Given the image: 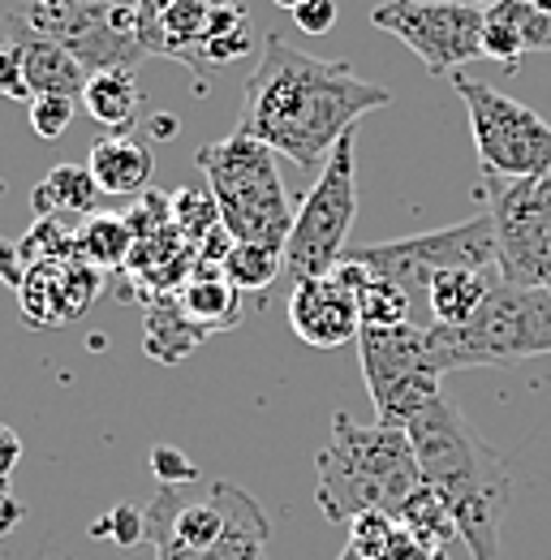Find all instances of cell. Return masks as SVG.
Segmentation results:
<instances>
[{
    "instance_id": "cell-1",
    "label": "cell",
    "mask_w": 551,
    "mask_h": 560,
    "mask_svg": "<svg viewBox=\"0 0 551 560\" xmlns=\"http://www.w3.org/2000/svg\"><path fill=\"white\" fill-rule=\"evenodd\" d=\"M388 100V86L362 78L349 61L310 57L284 44L280 31H268L259 66L242 91L237 135L259 139L306 173H319L332 147Z\"/></svg>"
},
{
    "instance_id": "cell-2",
    "label": "cell",
    "mask_w": 551,
    "mask_h": 560,
    "mask_svg": "<svg viewBox=\"0 0 551 560\" xmlns=\"http://www.w3.org/2000/svg\"><path fill=\"white\" fill-rule=\"evenodd\" d=\"M422 466V483L444 495L457 535L474 560H500V530L513 500L508 462L474 431L466 410L444 393L406 427Z\"/></svg>"
},
{
    "instance_id": "cell-3",
    "label": "cell",
    "mask_w": 551,
    "mask_h": 560,
    "mask_svg": "<svg viewBox=\"0 0 551 560\" xmlns=\"http://www.w3.org/2000/svg\"><path fill=\"white\" fill-rule=\"evenodd\" d=\"M422 488V466L410 431L362 427L349 415L332 419L328 444L315 453V500L328 522H353L362 513H392Z\"/></svg>"
},
{
    "instance_id": "cell-4",
    "label": "cell",
    "mask_w": 551,
    "mask_h": 560,
    "mask_svg": "<svg viewBox=\"0 0 551 560\" xmlns=\"http://www.w3.org/2000/svg\"><path fill=\"white\" fill-rule=\"evenodd\" d=\"M426 341L444 375L551 353V289L500 280L470 324H426Z\"/></svg>"
},
{
    "instance_id": "cell-5",
    "label": "cell",
    "mask_w": 551,
    "mask_h": 560,
    "mask_svg": "<svg viewBox=\"0 0 551 560\" xmlns=\"http://www.w3.org/2000/svg\"><path fill=\"white\" fill-rule=\"evenodd\" d=\"M195 164L203 173L207 195L215 199L224 229L237 242H263L284 250L293 229V208H289V190L280 182L272 147L233 130L228 139L199 147Z\"/></svg>"
},
{
    "instance_id": "cell-6",
    "label": "cell",
    "mask_w": 551,
    "mask_h": 560,
    "mask_svg": "<svg viewBox=\"0 0 551 560\" xmlns=\"http://www.w3.org/2000/svg\"><path fill=\"white\" fill-rule=\"evenodd\" d=\"M353 130L344 135L332 155L324 160L310 195L293 211V229L284 242V280H315L332 277L349 255V229L357 215V155H353Z\"/></svg>"
},
{
    "instance_id": "cell-7",
    "label": "cell",
    "mask_w": 551,
    "mask_h": 560,
    "mask_svg": "<svg viewBox=\"0 0 551 560\" xmlns=\"http://www.w3.org/2000/svg\"><path fill=\"white\" fill-rule=\"evenodd\" d=\"M448 82L466 104L479 168L486 182L551 177V126L535 108H526L521 100L504 95L491 82L470 78L466 70L448 73Z\"/></svg>"
},
{
    "instance_id": "cell-8",
    "label": "cell",
    "mask_w": 551,
    "mask_h": 560,
    "mask_svg": "<svg viewBox=\"0 0 551 560\" xmlns=\"http://www.w3.org/2000/svg\"><path fill=\"white\" fill-rule=\"evenodd\" d=\"M357 362L366 375V393L375 419L384 427L406 431L431 401L444 397V371L431 353L426 328H362L357 332Z\"/></svg>"
},
{
    "instance_id": "cell-9",
    "label": "cell",
    "mask_w": 551,
    "mask_h": 560,
    "mask_svg": "<svg viewBox=\"0 0 551 560\" xmlns=\"http://www.w3.org/2000/svg\"><path fill=\"white\" fill-rule=\"evenodd\" d=\"M344 259L397 280L410 293H426L435 272L448 268H482L500 272V242H495V220L491 211H479L474 220L435 229V233H413L397 242H375V246H353Z\"/></svg>"
},
{
    "instance_id": "cell-10",
    "label": "cell",
    "mask_w": 551,
    "mask_h": 560,
    "mask_svg": "<svg viewBox=\"0 0 551 560\" xmlns=\"http://www.w3.org/2000/svg\"><path fill=\"white\" fill-rule=\"evenodd\" d=\"M371 26L397 35L435 78H448L482 57L486 13L470 0H379Z\"/></svg>"
},
{
    "instance_id": "cell-11",
    "label": "cell",
    "mask_w": 551,
    "mask_h": 560,
    "mask_svg": "<svg viewBox=\"0 0 551 560\" xmlns=\"http://www.w3.org/2000/svg\"><path fill=\"white\" fill-rule=\"evenodd\" d=\"M22 13L61 39L82 61L86 73L99 70H134L146 57L142 26L134 4H66V0H26Z\"/></svg>"
},
{
    "instance_id": "cell-12",
    "label": "cell",
    "mask_w": 551,
    "mask_h": 560,
    "mask_svg": "<svg viewBox=\"0 0 551 560\" xmlns=\"http://www.w3.org/2000/svg\"><path fill=\"white\" fill-rule=\"evenodd\" d=\"M500 242V277L508 284H551V177L486 182Z\"/></svg>"
},
{
    "instance_id": "cell-13",
    "label": "cell",
    "mask_w": 551,
    "mask_h": 560,
    "mask_svg": "<svg viewBox=\"0 0 551 560\" xmlns=\"http://www.w3.org/2000/svg\"><path fill=\"white\" fill-rule=\"evenodd\" d=\"M289 328L310 350H341L349 341H357L362 315H357V302H353L349 284L332 272V277L297 280L293 284V293H289Z\"/></svg>"
},
{
    "instance_id": "cell-14",
    "label": "cell",
    "mask_w": 551,
    "mask_h": 560,
    "mask_svg": "<svg viewBox=\"0 0 551 560\" xmlns=\"http://www.w3.org/2000/svg\"><path fill=\"white\" fill-rule=\"evenodd\" d=\"M4 44L17 48V61H22V73L31 82V95H73V100H82V86H86L91 73L82 70V61L69 52L61 39L39 31L22 9L4 13Z\"/></svg>"
},
{
    "instance_id": "cell-15",
    "label": "cell",
    "mask_w": 551,
    "mask_h": 560,
    "mask_svg": "<svg viewBox=\"0 0 551 560\" xmlns=\"http://www.w3.org/2000/svg\"><path fill=\"white\" fill-rule=\"evenodd\" d=\"M86 168H91V177L99 182V190L108 199H130V195L151 190L155 155H151L146 142L130 139V135H104L99 142H91Z\"/></svg>"
},
{
    "instance_id": "cell-16",
    "label": "cell",
    "mask_w": 551,
    "mask_h": 560,
    "mask_svg": "<svg viewBox=\"0 0 551 560\" xmlns=\"http://www.w3.org/2000/svg\"><path fill=\"white\" fill-rule=\"evenodd\" d=\"M108 203V195L99 190V182L91 177L86 164H57L48 168V177L35 186L31 208L44 220H61V224H78L99 215V208Z\"/></svg>"
},
{
    "instance_id": "cell-17",
    "label": "cell",
    "mask_w": 551,
    "mask_h": 560,
    "mask_svg": "<svg viewBox=\"0 0 551 560\" xmlns=\"http://www.w3.org/2000/svg\"><path fill=\"white\" fill-rule=\"evenodd\" d=\"M337 277L349 284L353 302H357V315H362V328H401L410 324V306H413V293L401 289L397 280L379 277L353 259H344L337 268Z\"/></svg>"
},
{
    "instance_id": "cell-18",
    "label": "cell",
    "mask_w": 551,
    "mask_h": 560,
    "mask_svg": "<svg viewBox=\"0 0 551 560\" xmlns=\"http://www.w3.org/2000/svg\"><path fill=\"white\" fill-rule=\"evenodd\" d=\"M500 272H482V268H448L435 272L426 284V306H431V324H470L486 302V293L500 284Z\"/></svg>"
},
{
    "instance_id": "cell-19",
    "label": "cell",
    "mask_w": 551,
    "mask_h": 560,
    "mask_svg": "<svg viewBox=\"0 0 551 560\" xmlns=\"http://www.w3.org/2000/svg\"><path fill=\"white\" fill-rule=\"evenodd\" d=\"M82 108L91 121H99L113 135H130L142 113V91L134 70H99L82 86Z\"/></svg>"
},
{
    "instance_id": "cell-20",
    "label": "cell",
    "mask_w": 551,
    "mask_h": 560,
    "mask_svg": "<svg viewBox=\"0 0 551 560\" xmlns=\"http://www.w3.org/2000/svg\"><path fill=\"white\" fill-rule=\"evenodd\" d=\"M211 332H203L177 302V293H160L146 311V324H142V346L155 362H181L203 346Z\"/></svg>"
},
{
    "instance_id": "cell-21",
    "label": "cell",
    "mask_w": 551,
    "mask_h": 560,
    "mask_svg": "<svg viewBox=\"0 0 551 560\" xmlns=\"http://www.w3.org/2000/svg\"><path fill=\"white\" fill-rule=\"evenodd\" d=\"M177 302L203 332H224L242 319V289L228 284L224 272H190L177 289Z\"/></svg>"
},
{
    "instance_id": "cell-22",
    "label": "cell",
    "mask_w": 551,
    "mask_h": 560,
    "mask_svg": "<svg viewBox=\"0 0 551 560\" xmlns=\"http://www.w3.org/2000/svg\"><path fill=\"white\" fill-rule=\"evenodd\" d=\"M486 13V26H482V57L500 61L504 70H513L530 44H526V13H530V0H495L482 9Z\"/></svg>"
},
{
    "instance_id": "cell-23",
    "label": "cell",
    "mask_w": 551,
    "mask_h": 560,
    "mask_svg": "<svg viewBox=\"0 0 551 560\" xmlns=\"http://www.w3.org/2000/svg\"><path fill=\"white\" fill-rule=\"evenodd\" d=\"M397 522L410 530L418 544H426L431 552L435 548H453L461 535H457V517H453V509L444 504V495L435 488H413L410 500L397 509Z\"/></svg>"
},
{
    "instance_id": "cell-24",
    "label": "cell",
    "mask_w": 551,
    "mask_h": 560,
    "mask_svg": "<svg viewBox=\"0 0 551 560\" xmlns=\"http://www.w3.org/2000/svg\"><path fill=\"white\" fill-rule=\"evenodd\" d=\"M73 246H78V259L91 264V268H121L134 250V229H130V220L91 215L73 233Z\"/></svg>"
},
{
    "instance_id": "cell-25",
    "label": "cell",
    "mask_w": 551,
    "mask_h": 560,
    "mask_svg": "<svg viewBox=\"0 0 551 560\" xmlns=\"http://www.w3.org/2000/svg\"><path fill=\"white\" fill-rule=\"evenodd\" d=\"M268 535H272V522L268 513H259L211 548H155V560H263Z\"/></svg>"
},
{
    "instance_id": "cell-26",
    "label": "cell",
    "mask_w": 551,
    "mask_h": 560,
    "mask_svg": "<svg viewBox=\"0 0 551 560\" xmlns=\"http://www.w3.org/2000/svg\"><path fill=\"white\" fill-rule=\"evenodd\" d=\"M228 284H237L242 293H259V289H272L276 280L284 277V250L280 246H263V242H233L224 268H220Z\"/></svg>"
},
{
    "instance_id": "cell-27",
    "label": "cell",
    "mask_w": 551,
    "mask_h": 560,
    "mask_svg": "<svg viewBox=\"0 0 551 560\" xmlns=\"http://www.w3.org/2000/svg\"><path fill=\"white\" fill-rule=\"evenodd\" d=\"M73 113H78L73 95H35L31 100V130L44 142L61 139L69 130V121H73Z\"/></svg>"
},
{
    "instance_id": "cell-28",
    "label": "cell",
    "mask_w": 551,
    "mask_h": 560,
    "mask_svg": "<svg viewBox=\"0 0 551 560\" xmlns=\"http://www.w3.org/2000/svg\"><path fill=\"white\" fill-rule=\"evenodd\" d=\"M146 466H151V475L160 479V488H186V483H199V466H195L181 448H173V444H155L151 457H146Z\"/></svg>"
},
{
    "instance_id": "cell-29",
    "label": "cell",
    "mask_w": 551,
    "mask_h": 560,
    "mask_svg": "<svg viewBox=\"0 0 551 560\" xmlns=\"http://www.w3.org/2000/svg\"><path fill=\"white\" fill-rule=\"evenodd\" d=\"M95 535H99V539H113L117 548H134V544L146 539L142 509H134V504H117L108 517H99V522H95Z\"/></svg>"
},
{
    "instance_id": "cell-30",
    "label": "cell",
    "mask_w": 551,
    "mask_h": 560,
    "mask_svg": "<svg viewBox=\"0 0 551 560\" xmlns=\"http://www.w3.org/2000/svg\"><path fill=\"white\" fill-rule=\"evenodd\" d=\"M0 95L4 100H35L31 95V82H26V73H22V61H17V48L13 44H0Z\"/></svg>"
},
{
    "instance_id": "cell-31",
    "label": "cell",
    "mask_w": 551,
    "mask_h": 560,
    "mask_svg": "<svg viewBox=\"0 0 551 560\" xmlns=\"http://www.w3.org/2000/svg\"><path fill=\"white\" fill-rule=\"evenodd\" d=\"M293 22L302 35H328L337 26V0H306L302 9H293Z\"/></svg>"
},
{
    "instance_id": "cell-32",
    "label": "cell",
    "mask_w": 551,
    "mask_h": 560,
    "mask_svg": "<svg viewBox=\"0 0 551 560\" xmlns=\"http://www.w3.org/2000/svg\"><path fill=\"white\" fill-rule=\"evenodd\" d=\"M22 517H26V504L13 495V479H0V539H9Z\"/></svg>"
},
{
    "instance_id": "cell-33",
    "label": "cell",
    "mask_w": 551,
    "mask_h": 560,
    "mask_svg": "<svg viewBox=\"0 0 551 560\" xmlns=\"http://www.w3.org/2000/svg\"><path fill=\"white\" fill-rule=\"evenodd\" d=\"M17 462H22V440H17V431H13V427H4V422H0V479H13Z\"/></svg>"
},
{
    "instance_id": "cell-34",
    "label": "cell",
    "mask_w": 551,
    "mask_h": 560,
    "mask_svg": "<svg viewBox=\"0 0 551 560\" xmlns=\"http://www.w3.org/2000/svg\"><path fill=\"white\" fill-rule=\"evenodd\" d=\"M539 52H551V13H543L539 22Z\"/></svg>"
},
{
    "instance_id": "cell-35",
    "label": "cell",
    "mask_w": 551,
    "mask_h": 560,
    "mask_svg": "<svg viewBox=\"0 0 551 560\" xmlns=\"http://www.w3.org/2000/svg\"><path fill=\"white\" fill-rule=\"evenodd\" d=\"M66 4H134V0H66Z\"/></svg>"
},
{
    "instance_id": "cell-36",
    "label": "cell",
    "mask_w": 551,
    "mask_h": 560,
    "mask_svg": "<svg viewBox=\"0 0 551 560\" xmlns=\"http://www.w3.org/2000/svg\"><path fill=\"white\" fill-rule=\"evenodd\" d=\"M276 4H280V9H289V13H293V9H302V4H306V0H276Z\"/></svg>"
},
{
    "instance_id": "cell-37",
    "label": "cell",
    "mask_w": 551,
    "mask_h": 560,
    "mask_svg": "<svg viewBox=\"0 0 551 560\" xmlns=\"http://www.w3.org/2000/svg\"><path fill=\"white\" fill-rule=\"evenodd\" d=\"M470 4H479V9H486V4H495V0H470Z\"/></svg>"
},
{
    "instance_id": "cell-38",
    "label": "cell",
    "mask_w": 551,
    "mask_h": 560,
    "mask_svg": "<svg viewBox=\"0 0 551 560\" xmlns=\"http://www.w3.org/2000/svg\"><path fill=\"white\" fill-rule=\"evenodd\" d=\"M548 289H551V284H548Z\"/></svg>"
}]
</instances>
